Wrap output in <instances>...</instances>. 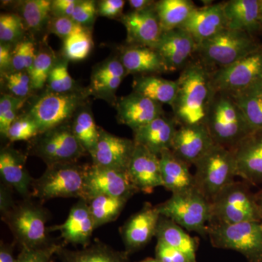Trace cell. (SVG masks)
<instances>
[{
    "label": "cell",
    "mask_w": 262,
    "mask_h": 262,
    "mask_svg": "<svg viewBox=\"0 0 262 262\" xmlns=\"http://www.w3.org/2000/svg\"><path fill=\"white\" fill-rule=\"evenodd\" d=\"M173 108L175 119L182 125L204 124L215 94L211 75L202 63H192L182 71Z\"/></svg>",
    "instance_id": "1"
},
{
    "label": "cell",
    "mask_w": 262,
    "mask_h": 262,
    "mask_svg": "<svg viewBox=\"0 0 262 262\" xmlns=\"http://www.w3.org/2000/svg\"><path fill=\"white\" fill-rule=\"evenodd\" d=\"M204 124L215 144L231 150L252 132L228 93L215 92Z\"/></svg>",
    "instance_id": "2"
},
{
    "label": "cell",
    "mask_w": 262,
    "mask_h": 262,
    "mask_svg": "<svg viewBox=\"0 0 262 262\" xmlns=\"http://www.w3.org/2000/svg\"><path fill=\"white\" fill-rule=\"evenodd\" d=\"M160 215L170 219L187 232L208 235L211 222V202L196 187L172 194L163 203L156 206Z\"/></svg>",
    "instance_id": "3"
},
{
    "label": "cell",
    "mask_w": 262,
    "mask_h": 262,
    "mask_svg": "<svg viewBox=\"0 0 262 262\" xmlns=\"http://www.w3.org/2000/svg\"><path fill=\"white\" fill-rule=\"evenodd\" d=\"M49 212L30 198L15 203L14 207L2 215L13 237L21 248H36L51 243L48 237Z\"/></svg>",
    "instance_id": "4"
},
{
    "label": "cell",
    "mask_w": 262,
    "mask_h": 262,
    "mask_svg": "<svg viewBox=\"0 0 262 262\" xmlns=\"http://www.w3.org/2000/svg\"><path fill=\"white\" fill-rule=\"evenodd\" d=\"M86 168L77 163L48 166L39 178L33 180L32 196L42 201L59 198L85 201Z\"/></svg>",
    "instance_id": "5"
},
{
    "label": "cell",
    "mask_w": 262,
    "mask_h": 262,
    "mask_svg": "<svg viewBox=\"0 0 262 262\" xmlns=\"http://www.w3.org/2000/svg\"><path fill=\"white\" fill-rule=\"evenodd\" d=\"M195 187L210 202L237 177L232 150L215 144L195 164Z\"/></svg>",
    "instance_id": "6"
},
{
    "label": "cell",
    "mask_w": 262,
    "mask_h": 262,
    "mask_svg": "<svg viewBox=\"0 0 262 262\" xmlns=\"http://www.w3.org/2000/svg\"><path fill=\"white\" fill-rule=\"evenodd\" d=\"M247 184L235 182L224 188L211 201L209 224H236L259 222L261 211L256 196Z\"/></svg>",
    "instance_id": "7"
},
{
    "label": "cell",
    "mask_w": 262,
    "mask_h": 262,
    "mask_svg": "<svg viewBox=\"0 0 262 262\" xmlns=\"http://www.w3.org/2000/svg\"><path fill=\"white\" fill-rule=\"evenodd\" d=\"M90 95L89 89L65 94L48 92L34 101L28 115L37 123L39 134H42L70 123L83 107Z\"/></svg>",
    "instance_id": "8"
},
{
    "label": "cell",
    "mask_w": 262,
    "mask_h": 262,
    "mask_svg": "<svg viewBox=\"0 0 262 262\" xmlns=\"http://www.w3.org/2000/svg\"><path fill=\"white\" fill-rule=\"evenodd\" d=\"M207 236L213 247L237 251L249 262L262 259V227L259 222L209 224Z\"/></svg>",
    "instance_id": "9"
},
{
    "label": "cell",
    "mask_w": 262,
    "mask_h": 262,
    "mask_svg": "<svg viewBox=\"0 0 262 262\" xmlns=\"http://www.w3.org/2000/svg\"><path fill=\"white\" fill-rule=\"evenodd\" d=\"M29 151L47 165L75 163L89 153L74 135L72 124L39 134L30 141Z\"/></svg>",
    "instance_id": "10"
},
{
    "label": "cell",
    "mask_w": 262,
    "mask_h": 262,
    "mask_svg": "<svg viewBox=\"0 0 262 262\" xmlns=\"http://www.w3.org/2000/svg\"><path fill=\"white\" fill-rule=\"evenodd\" d=\"M259 47L248 33L225 28L198 45L196 51L205 65L221 69L235 63Z\"/></svg>",
    "instance_id": "11"
},
{
    "label": "cell",
    "mask_w": 262,
    "mask_h": 262,
    "mask_svg": "<svg viewBox=\"0 0 262 262\" xmlns=\"http://www.w3.org/2000/svg\"><path fill=\"white\" fill-rule=\"evenodd\" d=\"M259 80H262L261 47L228 67L218 69L211 75L215 92H235Z\"/></svg>",
    "instance_id": "12"
},
{
    "label": "cell",
    "mask_w": 262,
    "mask_h": 262,
    "mask_svg": "<svg viewBox=\"0 0 262 262\" xmlns=\"http://www.w3.org/2000/svg\"><path fill=\"white\" fill-rule=\"evenodd\" d=\"M85 201L98 195L134 196L137 189L127 170L87 165L84 179Z\"/></svg>",
    "instance_id": "13"
},
{
    "label": "cell",
    "mask_w": 262,
    "mask_h": 262,
    "mask_svg": "<svg viewBox=\"0 0 262 262\" xmlns=\"http://www.w3.org/2000/svg\"><path fill=\"white\" fill-rule=\"evenodd\" d=\"M135 147L134 140L113 135L100 127L99 139L89 155L95 165L127 171Z\"/></svg>",
    "instance_id": "14"
},
{
    "label": "cell",
    "mask_w": 262,
    "mask_h": 262,
    "mask_svg": "<svg viewBox=\"0 0 262 262\" xmlns=\"http://www.w3.org/2000/svg\"><path fill=\"white\" fill-rule=\"evenodd\" d=\"M215 144L205 124L182 125L176 132L170 150L190 167Z\"/></svg>",
    "instance_id": "15"
},
{
    "label": "cell",
    "mask_w": 262,
    "mask_h": 262,
    "mask_svg": "<svg viewBox=\"0 0 262 262\" xmlns=\"http://www.w3.org/2000/svg\"><path fill=\"white\" fill-rule=\"evenodd\" d=\"M160 217L156 206L146 203L140 211L128 219L120 231L127 254L144 248L155 237Z\"/></svg>",
    "instance_id": "16"
},
{
    "label": "cell",
    "mask_w": 262,
    "mask_h": 262,
    "mask_svg": "<svg viewBox=\"0 0 262 262\" xmlns=\"http://www.w3.org/2000/svg\"><path fill=\"white\" fill-rule=\"evenodd\" d=\"M116 110L119 123L133 131L164 115L163 105L134 91L117 101Z\"/></svg>",
    "instance_id": "17"
},
{
    "label": "cell",
    "mask_w": 262,
    "mask_h": 262,
    "mask_svg": "<svg viewBox=\"0 0 262 262\" xmlns=\"http://www.w3.org/2000/svg\"><path fill=\"white\" fill-rule=\"evenodd\" d=\"M237 177L258 185L262 183V129L248 134L232 149Z\"/></svg>",
    "instance_id": "18"
},
{
    "label": "cell",
    "mask_w": 262,
    "mask_h": 262,
    "mask_svg": "<svg viewBox=\"0 0 262 262\" xmlns=\"http://www.w3.org/2000/svg\"><path fill=\"white\" fill-rule=\"evenodd\" d=\"M121 21L131 46L155 48L163 34L155 6L140 11L133 10L122 15Z\"/></svg>",
    "instance_id": "19"
},
{
    "label": "cell",
    "mask_w": 262,
    "mask_h": 262,
    "mask_svg": "<svg viewBox=\"0 0 262 262\" xmlns=\"http://www.w3.org/2000/svg\"><path fill=\"white\" fill-rule=\"evenodd\" d=\"M127 173L138 192L149 194L163 187L160 157L143 146L136 144Z\"/></svg>",
    "instance_id": "20"
},
{
    "label": "cell",
    "mask_w": 262,
    "mask_h": 262,
    "mask_svg": "<svg viewBox=\"0 0 262 262\" xmlns=\"http://www.w3.org/2000/svg\"><path fill=\"white\" fill-rule=\"evenodd\" d=\"M95 227L89 203L84 200H79L71 208L67 220L61 225L48 227V232H59L67 244L89 246Z\"/></svg>",
    "instance_id": "21"
},
{
    "label": "cell",
    "mask_w": 262,
    "mask_h": 262,
    "mask_svg": "<svg viewBox=\"0 0 262 262\" xmlns=\"http://www.w3.org/2000/svg\"><path fill=\"white\" fill-rule=\"evenodd\" d=\"M27 157L13 148H3L0 151V176L5 184L18 192L24 199L32 196L33 179L26 168Z\"/></svg>",
    "instance_id": "22"
},
{
    "label": "cell",
    "mask_w": 262,
    "mask_h": 262,
    "mask_svg": "<svg viewBox=\"0 0 262 262\" xmlns=\"http://www.w3.org/2000/svg\"><path fill=\"white\" fill-rule=\"evenodd\" d=\"M225 28L224 3H217L196 8L180 29L189 33L198 46Z\"/></svg>",
    "instance_id": "23"
},
{
    "label": "cell",
    "mask_w": 262,
    "mask_h": 262,
    "mask_svg": "<svg viewBox=\"0 0 262 262\" xmlns=\"http://www.w3.org/2000/svg\"><path fill=\"white\" fill-rule=\"evenodd\" d=\"M196 48L192 36L179 28L164 32L155 49L163 58L168 72H173L185 63Z\"/></svg>",
    "instance_id": "24"
},
{
    "label": "cell",
    "mask_w": 262,
    "mask_h": 262,
    "mask_svg": "<svg viewBox=\"0 0 262 262\" xmlns=\"http://www.w3.org/2000/svg\"><path fill=\"white\" fill-rule=\"evenodd\" d=\"M177 125L176 119L168 118L164 115L134 131V142L160 157L163 151L171 149L178 129Z\"/></svg>",
    "instance_id": "25"
},
{
    "label": "cell",
    "mask_w": 262,
    "mask_h": 262,
    "mask_svg": "<svg viewBox=\"0 0 262 262\" xmlns=\"http://www.w3.org/2000/svg\"><path fill=\"white\" fill-rule=\"evenodd\" d=\"M163 187L172 194L184 192L195 187L194 174L191 173L189 166L166 150L160 155Z\"/></svg>",
    "instance_id": "26"
},
{
    "label": "cell",
    "mask_w": 262,
    "mask_h": 262,
    "mask_svg": "<svg viewBox=\"0 0 262 262\" xmlns=\"http://www.w3.org/2000/svg\"><path fill=\"white\" fill-rule=\"evenodd\" d=\"M224 12L227 29L250 33L261 27L259 0H230Z\"/></svg>",
    "instance_id": "27"
},
{
    "label": "cell",
    "mask_w": 262,
    "mask_h": 262,
    "mask_svg": "<svg viewBox=\"0 0 262 262\" xmlns=\"http://www.w3.org/2000/svg\"><path fill=\"white\" fill-rule=\"evenodd\" d=\"M127 74L168 72L160 53L155 48L130 46L124 48L120 58Z\"/></svg>",
    "instance_id": "28"
},
{
    "label": "cell",
    "mask_w": 262,
    "mask_h": 262,
    "mask_svg": "<svg viewBox=\"0 0 262 262\" xmlns=\"http://www.w3.org/2000/svg\"><path fill=\"white\" fill-rule=\"evenodd\" d=\"M155 237L158 241L168 245L185 254L191 261L196 262L198 239L170 219L160 215Z\"/></svg>",
    "instance_id": "29"
},
{
    "label": "cell",
    "mask_w": 262,
    "mask_h": 262,
    "mask_svg": "<svg viewBox=\"0 0 262 262\" xmlns=\"http://www.w3.org/2000/svg\"><path fill=\"white\" fill-rule=\"evenodd\" d=\"M133 89L134 92L155 102L172 106L177 98L178 82L155 75H142L134 80Z\"/></svg>",
    "instance_id": "30"
},
{
    "label": "cell",
    "mask_w": 262,
    "mask_h": 262,
    "mask_svg": "<svg viewBox=\"0 0 262 262\" xmlns=\"http://www.w3.org/2000/svg\"><path fill=\"white\" fill-rule=\"evenodd\" d=\"M237 105L251 130L262 129V80L244 89L228 93Z\"/></svg>",
    "instance_id": "31"
},
{
    "label": "cell",
    "mask_w": 262,
    "mask_h": 262,
    "mask_svg": "<svg viewBox=\"0 0 262 262\" xmlns=\"http://www.w3.org/2000/svg\"><path fill=\"white\" fill-rule=\"evenodd\" d=\"M57 255L61 262H129L125 251H116L101 242L77 251L67 250L62 246Z\"/></svg>",
    "instance_id": "32"
},
{
    "label": "cell",
    "mask_w": 262,
    "mask_h": 262,
    "mask_svg": "<svg viewBox=\"0 0 262 262\" xmlns=\"http://www.w3.org/2000/svg\"><path fill=\"white\" fill-rule=\"evenodd\" d=\"M196 8L190 0H161L155 5L163 33L181 28Z\"/></svg>",
    "instance_id": "33"
},
{
    "label": "cell",
    "mask_w": 262,
    "mask_h": 262,
    "mask_svg": "<svg viewBox=\"0 0 262 262\" xmlns=\"http://www.w3.org/2000/svg\"><path fill=\"white\" fill-rule=\"evenodd\" d=\"M130 198V196L98 195L87 201L96 229L116 220Z\"/></svg>",
    "instance_id": "34"
},
{
    "label": "cell",
    "mask_w": 262,
    "mask_h": 262,
    "mask_svg": "<svg viewBox=\"0 0 262 262\" xmlns=\"http://www.w3.org/2000/svg\"><path fill=\"white\" fill-rule=\"evenodd\" d=\"M74 135L88 153L97 144L100 127L97 126L91 111L81 108L74 117L72 123Z\"/></svg>",
    "instance_id": "35"
},
{
    "label": "cell",
    "mask_w": 262,
    "mask_h": 262,
    "mask_svg": "<svg viewBox=\"0 0 262 262\" xmlns=\"http://www.w3.org/2000/svg\"><path fill=\"white\" fill-rule=\"evenodd\" d=\"M94 46L92 36L87 27L78 25L63 40V54L67 60L80 61L85 59Z\"/></svg>",
    "instance_id": "36"
},
{
    "label": "cell",
    "mask_w": 262,
    "mask_h": 262,
    "mask_svg": "<svg viewBox=\"0 0 262 262\" xmlns=\"http://www.w3.org/2000/svg\"><path fill=\"white\" fill-rule=\"evenodd\" d=\"M52 1L28 0L20 8L24 25L32 31L41 30L51 20Z\"/></svg>",
    "instance_id": "37"
},
{
    "label": "cell",
    "mask_w": 262,
    "mask_h": 262,
    "mask_svg": "<svg viewBox=\"0 0 262 262\" xmlns=\"http://www.w3.org/2000/svg\"><path fill=\"white\" fill-rule=\"evenodd\" d=\"M56 61L54 55L44 50L36 54L35 60L29 72L32 90L42 89L46 84L48 77Z\"/></svg>",
    "instance_id": "38"
},
{
    "label": "cell",
    "mask_w": 262,
    "mask_h": 262,
    "mask_svg": "<svg viewBox=\"0 0 262 262\" xmlns=\"http://www.w3.org/2000/svg\"><path fill=\"white\" fill-rule=\"evenodd\" d=\"M46 84H48L49 92L56 94H65L77 91L75 80L69 73L67 60L56 63L50 73Z\"/></svg>",
    "instance_id": "39"
},
{
    "label": "cell",
    "mask_w": 262,
    "mask_h": 262,
    "mask_svg": "<svg viewBox=\"0 0 262 262\" xmlns=\"http://www.w3.org/2000/svg\"><path fill=\"white\" fill-rule=\"evenodd\" d=\"M35 47L32 41L24 40L17 43L13 51L11 66L9 73L12 72H30L35 60Z\"/></svg>",
    "instance_id": "40"
},
{
    "label": "cell",
    "mask_w": 262,
    "mask_h": 262,
    "mask_svg": "<svg viewBox=\"0 0 262 262\" xmlns=\"http://www.w3.org/2000/svg\"><path fill=\"white\" fill-rule=\"evenodd\" d=\"M25 25L20 15L4 13L0 15V40L4 44L20 42Z\"/></svg>",
    "instance_id": "41"
},
{
    "label": "cell",
    "mask_w": 262,
    "mask_h": 262,
    "mask_svg": "<svg viewBox=\"0 0 262 262\" xmlns=\"http://www.w3.org/2000/svg\"><path fill=\"white\" fill-rule=\"evenodd\" d=\"M39 134V127L35 121L27 115L18 116L10 127L6 139L10 142L32 141Z\"/></svg>",
    "instance_id": "42"
},
{
    "label": "cell",
    "mask_w": 262,
    "mask_h": 262,
    "mask_svg": "<svg viewBox=\"0 0 262 262\" xmlns=\"http://www.w3.org/2000/svg\"><path fill=\"white\" fill-rule=\"evenodd\" d=\"M61 247V245L51 242L40 247L21 248L15 262H53V256Z\"/></svg>",
    "instance_id": "43"
},
{
    "label": "cell",
    "mask_w": 262,
    "mask_h": 262,
    "mask_svg": "<svg viewBox=\"0 0 262 262\" xmlns=\"http://www.w3.org/2000/svg\"><path fill=\"white\" fill-rule=\"evenodd\" d=\"M127 75L120 58H113L103 62L95 68L91 75V85L113 77H123Z\"/></svg>",
    "instance_id": "44"
},
{
    "label": "cell",
    "mask_w": 262,
    "mask_h": 262,
    "mask_svg": "<svg viewBox=\"0 0 262 262\" xmlns=\"http://www.w3.org/2000/svg\"><path fill=\"white\" fill-rule=\"evenodd\" d=\"M5 83L10 94L18 98H27L32 90L30 75L26 71L7 74Z\"/></svg>",
    "instance_id": "45"
},
{
    "label": "cell",
    "mask_w": 262,
    "mask_h": 262,
    "mask_svg": "<svg viewBox=\"0 0 262 262\" xmlns=\"http://www.w3.org/2000/svg\"><path fill=\"white\" fill-rule=\"evenodd\" d=\"M123 79V77H113L90 85V94L97 98H103L108 102H113L115 101L117 90L120 87Z\"/></svg>",
    "instance_id": "46"
},
{
    "label": "cell",
    "mask_w": 262,
    "mask_h": 262,
    "mask_svg": "<svg viewBox=\"0 0 262 262\" xmlns=\"http://www.w3.org/2000/svg\"><path fill=\"white\" fill-rule=\"evenodd\" d=\"M98 10L96 3L92 0H79L71 18L78 25L87 27L94 21Z\"/></svg>",
    "instance_id": "47"
},
{
    "label": "cell",
    "mask_w": 262,
    "mask_h": 262,
    "mask_svg": "<svg viewBox=\"0 0 262 262\" xmlns=\"http://www.w3.org/2000/svg\"><path fill=\"white\" fill-rule=\"evenodd\" d=\"M48 26L51 33L65 40L74 32L78 24L69 17H52Z\"/></svg>",
    "instance_id": "48"
},
{
    "label": "cell",
    "mask_w": 262,
    "mask_h": 262,
    "mask_svg": "<svg viewBox=\"0 0 262 262\" xmlns=\"http://www.w3.org/2000/svg\"><path fill=\"white\" fill-rule=\"evenodd\" d=\"M155 258L161 262H193L181 251L160 241L155 248Z\"/></svg>",
    "instance_id": "49"
},
{
    "label": "cell",
    "mask_w": 262,
    "mask_h": 262,
    "mask_svg": "<svg viewBox=\"0 0 262 262\" xmlns=\"http://www.w3.org/2000/svg\"><path fill=\"white\" fill-rule=\"evenodd\" d=\"M125 4L124 0H103L98 6V14L106 18H116L122 14Z\"/></svg>",
    "instance_id": "50"
},
{
    "label": "cell",
    "mask_w": 262,
    "mask_h": 262,
    "mask_svg": "<svg viewBox=\"0 0 262 262\" xmlns=\"http://www.w3.org/2000/svg\"><path fill=\"white\" fill-rule=\"evenodd\" d=\"M78 0H54L52 1V17H72Z\"/></svg>",
    "instance_id": "51"
},
{
    "label": "cell",
    "mask_w": 262,
    "mask_h": 262,
    "mask_svg": "<svg viewBox=\"0 0 262 262\" xmlns=\"http://www.w3.org/2000/svg\"><path fill=\"white\" fill-rule=\"evenodd\" d=\"M13 189L2 183L0 185V212L2 215L10 211L14 207L15 202L13 198Z\"/></svg>",
    "instance_id": "52"
},
{
    "label": "cell",
    "mask_w": 262,
    "mask_h": 262,
    "mask_svg": "<svg viewBox=\"0 0 262 262\" xmlns=\"http://www.w3.org/2000/svg\"><path fill=\"white\" fill-rule=\"evenodd\" d=\"M27 98L16 97L8 94L2 95L0 98V116L13 110V108L23 107Z\"/></svg>",
    "instance_id": "53"
},
{
    "label": "cell",
    "mask_w": 262,
    "mask_h": 262,
    "mask_svg": "<svg viewBox=\"0 0 262 262\" xmlns=\"http://www.w3.org/2000/svg\"><path fill=\"white\" fill-rule=\"evenodd\" d=\"M21 108L20 106L13 108V110L5 113V115L0 116V134L2 136L6 138L10 127L18 118L19 110Z\"/></svg>",
    "instance_id": "54"
},
{
    "label": "cell",
    "mask_w": 262,
    "mask_h": 262,
    "mask_svg": "<svg viewBox=\"0 0 262 262\" xmlns=\"http://www.w3.org/2000/svg\"><path fill=\"white\" fill-rule=\"evenodd\" d=\"M13 51L10 44L1 43L0 46V70L2 73H5L6 71L10 70L11 66Z\"/></svg>",
    "instance_id": "55"
},
{
    "label": "cell",
    "mask_w": 262,
    "mask_h": 262,
    "mask_svg": "<svg viewBox=\"0 0 262 262\" xmlns=\"http://www.w3.org/2000/svg\"><path fill=\"white\" fill-rule=\"evenodd\" d=\"M16 258L14 254V244H0V262H15Z\"/></svg>",
    "instance_id": "56"
},
{
    "label": "cell",
    "mask_w": 262,
    "mask_h": 262,
    "mask_svg": "<svg viewBox=\"0 0 262 262\" xmlns=\"http://www.w3.org/2000/svg\"><path fill=\"white\" fill-rule=\"evenodd\" d=\"M129 5L134 11H140L152 8L155 5L154 1L149 0H130L128 1Z\"/></svg>",
    "instance_id": "57"
},
{
    "label": "cell",
    "mask_w": 262,
    "mask_h": 262,
    "mask_svg": "<svg viewBox=\"0 0 262 262\" xmlns=\"http://www.w3.org/2000/svg\"><path fill=\"white\" fill-rule=\"evenodd\" d=\"M255 196H256V202H257V204L258 207H259L260 211L261 213L262 212V189L259 192L255 194Z\"/></svg>",
    "instance_id": "58"
},
{
    "label": "cell",
    "mask_w": 262,
    "mask_h": 262,
    "mask_svg": "<svg viewBox=\"0 0 262 262\" xmlns=\"http://www.w3.org/2000/svg\"><path fill=\"white\" fill-rule=\"evenodd\" d=\"M139 262H161L159 260L157 259L156 258H146V259L142 260V261Z\"/></svg>",
    "instance_id": "59"
},
{
    "label": "cell",
    "mask_w": 262,
    "mask_h": 262,
    "mask_svg": "<svg viewBox=\"0 0 262 262\" xmlns=\"http://www.w3.org/2000/svg\"><path fill=\"white\" fill-rule=\"evenodd\" d=\"M260 3V25L262 27V0H259Z\"/></svg>",
    "instance_id": "60"
},
{
    "label": "cell",
    "mask_w": 262,
    "mask_h": 262,
    "mask_svg": "<svg viewBox=\"0 0 262 262\" xmlns=\"http://www.w3.org/2000/svg\"><path fill=\"white\" fill-rule=\"evenodd\" d=\"M259 222H260V224H261V226L262 227V212L261 213V218H260Z\"/></svg>",
    "instance_id": "61"
},
{
    "label": "cell",
    "mask_w": 262,
    "mask_h": 262,
    "mask_svg": "<svg viewBox=\"0 0 262 262\" xmlns=\"http://www.w3.org/2000/svg\"><path fill=\"white\" fill-rule=\"evenodd\" d=\"M258 262H262V259L261 260V261H258Z\"/></svg>",
    "instance_id": "62"
}]
</instances>
